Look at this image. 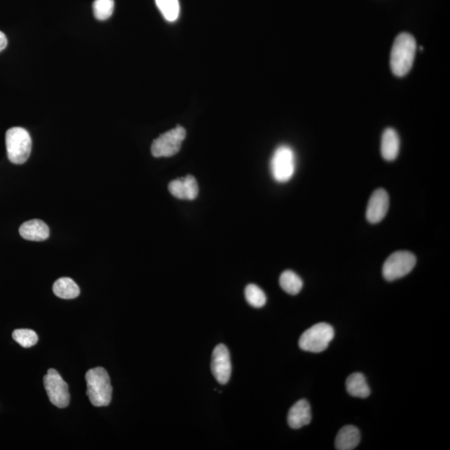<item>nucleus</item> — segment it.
Instances as JSON below:
<instances>
[{
	"label": "nucleus",
	"instance_id": "1",
	"mask_svg": "<svg viewBox=\"0 0 450 450\" xmlns=\"http://www.w3.org/2000/svg\"><path fill=\"white\" fill-rule=\"evenodd\" d=\"M416 40L413 35L402 33L393 42L391 54V68L393 74L404 77L411 70L416 53Z\"/></svg>",
	"mask_w": 450,
	"mask_h": 450
},
{
	"label": "nucleus",
	"instance_id": "2",
	"mask_svg": "<svg viewBox=\"0 0 450 450\" xmlns=\"http://www.w3.org/2000/svg\"><path fill=\"white\" fill-rule=\"evenodd\" d=\"M86 395L95 407H108L112 400V388L110 375L102 367L90 369L86 373Z\"/></svg>",
	"mask_w": 450,
	"mask_h": 450
},
{
	"label": "nucleus",
	"instance_id": "3",
	"mask_svg": "<svg viewBox=\"0 0 450 450\" xmlns=\"http://www.w3.org/2000/svg\"><path fill=\"white\" fill-rule=\"evenodd\" d=\"M8 158L14 164H25L31 153L32 139L29 132L21 127H14L6 132Z\"/></svg>",
	"mask_w": 450,
	"mask_h": 450
},
{
	"label": "nucleus",
	"instance_id": "4",
	"mask_svg": "<svg viewBox=\"0 0 450 450\" xmlns=\"http://www.w3.org/2000/svg\"><path fill=\"white\" fill-rule=\"evenodd\" d=\"M335 337V331L331 325L320 323L313 325L301 335L299 345L304 351L312 353L323 352Z\"/></svg>",
	"mask_w": 450,
	"mask_h": 450
},
{
	"label": "nucleus",
	"instance_id": "5",
	"mask_svg": "<svg viewBox=\"0 0 450 450\" xmlns=\"http://www.w3.org/2000/svg\"><path fill=\"white\" fill-rule=\"evenodd\" d=\"M296 159L294 150L288 146L276 148L273 155L271 168L273 178L279 183H286L295 174Z\"/></svg>",
	"mask_w": 450,
	"mask_h": 450
},
{
	"label": "nucleus",
	"instance_id": "6",
	"mask_svg": "<svg viewBox=\"0 0 450 450\" xmlns=\"http://www.w3.org/2000/svg\"><path fill=\"white\" fill-rule=\"evenodd\" d=\"M416 262V257L411 252L397 251L393 253L384 264V278L388 281L400 279L413 271Z\"/></svg>",
	"mask_w": 450,
	"mask_h": 450
},
{
	"label": "nucleus",
	"instance_id": "7",
	"mask_svg": "<svg viewBox=\"0 0 450 450\" xmlns=\"http://www.w3.org/2000/svg\"><path fill=\"white\" fill-rule=\"evenodd\" d=\"M186 136V131L182 126H177L173 130L164 133L153 142L152 155L156 158L176 155L180 150Z\"/></svg>",
	"mask_w": 450,
	"mask_h": 450
},
{
	"label": "nucleus",
	"instance_id": "8",
	"mask_svg": "<svg viewBox=\"0 0 450 450\" xmlns=\"http://www.w3.org/2000/svg\"><path fill=\"white\" fill-rule=\"evenodd\" d=\"M43 385L52 404L60 409L68 407L70 402L69 387L57 371H48L43 377Z\"/></svg>",
	"mask_w": 450,
	"mask_h": 450
},
{
	"label": "nucleus",
	"instance_id": "9",
	"mask_svg": "<svg viewBox=\"0 0 450 450\" xmlns=\"http://www.w3.org/2000/svg\"><path fill=\"white\" fill-rule=\"evenodd\" d=\"M211 371L221 384H227L231 379L232 365L230 351L224 344L217 345L213 352Z\"/></svg>",
	"mask_w": 450,
	"mask_h": 450
},
{
	"label": "nucleus",
	"instance_id": "10",
	"mask_svg": "<svg viewBox=\"0 0 450 450\" xmlns=\"http://www.w3.org/2000/svg\"><path fill=\"white\" fill-rule=\"evenodd\" d=\"M389 206V197L387 190L379 188L373 193L369 199L366 218L369 223L377 224L387 216Z\"/></svg>",
	"mask_w": 450,
	"mask_h": 450
},
{
	"label": "nucleus",
	"instance_id": "11",
	"mask_svg": "<svg viewBox=\"0 0 450 450\" xmlns=\"http://www.w3.org/2000/svg\"><path fill=\"white\" fill-rule=\"evenodd\" d=\"M311 405L306 400H299L289 409L288 424L292 429L302 428L311 424Z\"/></svg>",
	"mask_w": 450,
	"mask_h": 450
},
{
	"label": "nucleus",
	"instance_id": "12",
	"mask_svg": "<svg viewBox=\"0 0 450 450\" xmlns=\"http://www.w3.org/2000/svg\"><path fill=\"white\" fill-rule=\"evenodd\" d=\"M19 235L26 240L43 241L49 238L50 228L43 221L32 219L20 226Z\"/></svg>",
	"mask_w": 450,
	"mask_h": 450
},
{
	"label": "nucleus",
	"instance_id": "13",
	"mask_svg": "<svg viewBox=\"0 0 450 450\" xmlns=\"http://www.w3.org/2000/svg\"><path fill=\"white\" fill-rule=\"evenodd\" d=\"M400 141L399 135L393 128L385 130L381 140V154L387 162L395 160L400 152Z\"/></svg>",
	"mask_w": 450,
	"mask_h": 450
},
{
	"label": "nucleus",
	"instance_id": "14",
	"mask_svg": "<svg viewBox=\"0 0 450 450\" xmlns=\"http://www.w3.org/2000/svg\"><path fill=\"white\" fill-rule=\"evenodd\" d=\"M360 442V432L355 426L346 425L340 429L336 436L335 448L339 450H352Z\"/></svg>",
	"mask_w": 450,
	"mask_h": 450
},
{
	"label": "nucleus",
	"instance_id": "15",
	"mask_svg": "<svg viewBox=\"0 0 450 450\" xmlns=\"http://www.w3.org/2000/svg\"><path fill=\"white\" fill-rule=\"evenodd\" d=\"M346 389L349 395L365 399L371 395V389L367 384L366 378L361 373H352L346 380Z\"/></svg>",
	"mask_w": 450,
	"mask_h": 450
},
{
	"label": "nucleus",
	"instance_id": "16",
	"mask_svg": "<svg viewBox=\"0 0 450 450\" xmlns=\"http://www.w3.org/2000/svg\"><path fill=\"white\" fill-rule=\"evenodd\" d=\"M55 295L60 299L73 300L77 298L80 294V289L70 278H60L56 280L53 285Z\"/></svg>",
	"mask_w": 450,
	"mask_h": 450
},
{
	"label": "nucleus",
	"instance_id": "17",
	"mask_svg": "<svg viewBox=\"0 0 450 450\" xmlns=\"http://www.w3.org/2000/svg\"><path fill=\"white\" fill-rule=\"evenodd\" d=\"M280 284L281 288L291 295H298L303 288V281L298 275L291 271L283 272L280 275Z\"/></svg>",
	"mask_w": 450,
	"mask_h": 450
},
{
	"label": "nucleus",
	"instance_id": "18",
	"mask_svg": "<svg viewBox=\"0 0 450 450\" xmlns=\"http://www.w3.org/2000/svg\"><path fill=\"white\" fill-rule=\"evenodd\" d=\"M155 2L168 21L174 22L178 19L180 10L179 0H155Z\"/></svg>",
	"mask_w": 450,
	"mask_h": 450
},
{
	"label": "nucleus",
	"instance_id": "19",
	"mask_svg": "<svg viewBox=\"0 0 450 450\" xmlns=\"http://www.w3.org/2000/svg\"><path fill=\"white\" fill-rule=\"evenodd\" d=\"M245 298L255 308L263 307L267 300L264 292L255 284H248L245 288Z\"/></svg>",
	"mask_w": 450,
	"mask_h": 450
},
{
	"label": "nucleus",
	"instance_id": "20",
	"mask_svg": "<svg viewBox=\"0 0 450 450\" xmlns=\"http://www.w3.org/2000/svg\"><path fill=\"white\" fill-rule=\"evenodd\" d=\"M13 339L23 348H30L38 343L37 333L29 329H16L13 332Z\"/></svg>",
	"mask_w": 450,
	"mask_h": 450
},
{
	"label": "nucleus",
	"instance_id": "21",
	"mask_svg": "<svg viewBox=\"0 0 450 450\" xmlns=\"http://www.w3.org/2000/svg\"><path fill=\"white\" fill-rule=\"evenodd\" d=\"M114 9L115 0H95L93 3L95 17L101 21L110 18Z\"/></svg>",
	"mask_w": 450,
	"mask_h": 450
},
{
	"label": "nucleus",
	"instance_id": "22",
	"mask_svg": "<svg viewBox=\"0 0 450 450\" xmlns=\"http://www.w3.org/2000/svg\"><path fill=\"white\" fill-rule=\"evenodd\" d=\"M168 190L170 194L175 198L179 199H186V186H184V178L173 180L168 184Z\"/></svg>",
	"mask_w": 450,
	"mask_h": 450
},
{
	"label": "nucleus",
	"instance_id": "23",
	"mask_svg": "<svg viewBox=\"0 0 450 450\" xmlns=\"http://www.w3.org/2000/svg\"><path fill=\"white\" fill-rule=\"evenodd\" d=\"M184 186H186V199L194 200L199 194V186L194 176L187 175L184 178Z\"/></svg>",
	"mask_w": 450,
	"mask_h": 450
},
{
	"label": "nucleus",
	"instance_id": "24",
	"mask_svg": "<svg viewBox=\"0 0 450 450\" xmlns=\"http://www.w3.org/2000/svg\"><path fill=\"white\" fill-rule=\"evenodd\" d=\"M8 44V39L6 35L0 31V52L6 49Z\"/></svg>",
	"mask_w": 450,
	"mask_h": 450
}]
</instances>
